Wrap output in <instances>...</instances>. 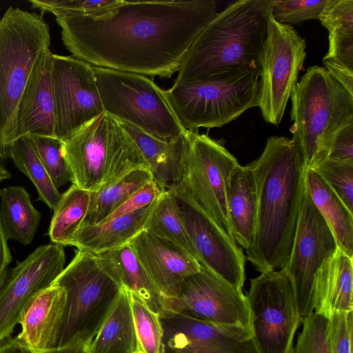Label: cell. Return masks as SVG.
Segmentation results:
<instances>
[{
    "instance_id": "46",
    "label": "cell",
    "mask_w": 353,
    "mask_h": 353,
    "mask_svg": "<svg viewBox=\"0 0 353 353\" xmlns=\"http://www.w3.org/2000/svg\"><path fill=\"white\" fill-rule=\"evenodd\" d=\"M47 353H89V351L86 345H72L54 348Z\"/></svg>"
},
{
    "instance_id": "33",
    "label": "cell",
    "mask_w": 353,
    "mask_h": 353,
    "mask_svg": "<svg viewBox=\"0 0 353 353\" xmlns=\"http://www.w3.org/2000/svg\"><path fill=\"white\" fill-rule=\"evenodd\" d=\"M143 230L174 243L197 261L196 252L170 190L163 191L157 199Z\"/></svg>"
},
{
    "instance_id": "22",
    "label": "cell",
    "mask_w": 353,
    "mask_h": 353,
    "mask_svg": "<svg viewBox=\"0 0 353 353\" xmlns=\"http://www.w3.org/2000/svg\"><path fill=\"white\" fill-rule=\"evenodd\" d=\"M120 123L137 145L153 181L160 189L165 191L179 184L188 150V130L174 139L163 141Z\"/></svg>"
},
{
    "instance_id": "37",
    "label": "cell",
    "mask_w": 353,
    "mask_h": 353,
    "mask_svg": "<svg viewBox=\"0 0 353 353\" xmlns=\"http://www.w3.org/2000/svg\"><path fill=\"white\" fill-rule=\"evenodd\" d=\"M301 322L303 328L292 353H331L329 319L313 312Z\"/></svg>"
},
{
    "instance_id": "31",
    "label": "cell",
    "mask_w": 353,
    "mask_h": 353,
    "mask_svg": "<svg viewBox=\"0 0 353 353\" xmlns=\"http://www.w3.org/2000/svg\"><path fill=\"white\" fill-rule=\"evenodd\" d=\"M90 202L91 192L74 184L61 194L48 229L52 243L70 245L85 221Z\"/></svg>"
},
{
    "instance_id": "15",
    "label": "cell",
    "mask_w": 353,
    "mask_h": 353,
    "mask_svg": "<svg viewBox=\"0 0 353 353\" xmlns=\"http://www.w3.org/2000/svg\"><path fill=\"white\" fill-rule=\"evenodd\" d=\"M55 137L67 141L104 113L92 65L73 56L52 54Z\"/></svg>"
},
{
    "instance_id": "6",
    "label": "cell",
    "mask_w": 353,
    "mask_h": 353,
    "mask_svg": "<svg viewBox=\"0 0 353 353\" xmlns=\"http://www.w3.org/2000/svg\"><path fill=\"white\" fill-rule=\"evenodd\" d=\"M72 183L90 192L137 169H148L137 145L121 123L104 112L63 142Z\"/></svg>"
},
{
    "instance_id": "40",
    "label": "cell",
    "mask_w": 353,
    "mask_h": 353,
    "mask_svg": "<svg viewBox=\"0 0 353 353\" xmlns=\"http://www.w3.org/2000/svg\"><path fill=\"white\" fill-rule=\"evenodd\" d=\"M121 0H30L41 13L62 16H91L117 5Z\"/></svg>"
},
{
    "instance_id": "38",
    "label": "cell",
    "mask_w": 353,
    "mask_h": 353,
    "mask_svg": "<svg viewBox=\"0 0 353 353\" xmlns=\"http://www.w3.org/2000/svg\"><path fill=\"white\" fill-rule=\"evenodd\" d=\"M312 169L353 212V162L325 159Z\"/></svg>"
},
{
    "instance_id": "19",
    "label": "cell",
    "mask_w": 353,
    "mask_h": 353,
    "mask_svg": "<svg viewBox=\"0 0 353 353\" xmlns=\"http://www.w3.org/2000/svg\"><path fill=\"white\" fill-rule=\"evenodd\" d=\"M52 54L48 49L40 55L23 90L17 113V140L30 135L55 137Z\"/></svg>"
},
{
    "instance_id": "42",
    "label": "cell",
    "mask_w": 353,
    "mask_h": 353,
    "mask_svg": "<svg viewBox=\"0 0 353 353\" xmlns=\"http://www.w3.org/2000/svg\"><path fill=\"white\" fill-rule=\"evenodd\" d=\"M163 192L152 180L130 196L102 222L132 213L148 206L154 202Z\"/></svg>"
},
{
    "instance_id": "39",
    "label": "cell",
    "mask_w": 353,
    "mask_h": 353,
    "mask_svg": "<svg viewBox=\"0 0 353 353\" xmlns=\"http://www.w3.org/2000/svg\"><path fill=\"white\" fill-rule=\"evenodd\" d=\"M334 0H272L271 14L285 25L301 23L310 19H319L325 8Z\"/></svg>"
},
{
    "instance_id": "24",
    "label": "cell",
    "mask_w": 353,
    "mask_h": 353,
    "mask_svg": "<svg viewBox=\"0 0 353 353\" xmlns=\"http://www.w3.org/2000/svg\"><path fill=\"white\" fill-rule=\"evenodd\" d=\"M353 257L339 248L323 264L316 279L314 312L330 319L353 310Z\"/></svg>"
},
{
    "instance_id": "21",
    "label": "cell",
    "mask_w": 353,
    "mask_h": 353,
    "mask_svg": "<svg viewBox=\"0 0 353 353\" xmlns=\"http://www.w3.org/2000/svg\"><path fill=\"white\" fill-rule=\"evenodd\" d=\"M66 302L64 289L56 285L42 290L23 309L16 339L32 353L56 348Z\"/></svg>"
},
{
    "instance_id": "41",
    "label": "cell",
    "mask_w": 353,
    "mask_h": 353,
    "mask_svg": "<svg viewBox=\"0 0 353 353\" xmlns=\"http://www.w3.org/2000/svg\"><path fill=\"white\" fill-rule=\"evenodd\" d=\"M331 353H353V314L340 312L330 319Z\"/></svg>"
},
{
    "instance_id": "32",
    "label": "cell",
    "mask_w": 353,
    "mask_h": 353,
    "mask_svg": "<svg viewBox=\"0 0 353 353\" xmlns=\"http://www.w3.org/2000/svg\"><path fill=\"white\" fill-rule=\"evenodd\" d=\"M153 180L147 169L130 172L97 192H91L88 212L82 225L101 223L134 192Z\"/></svg>"
},
{
    "instance_id": "28",
    "label": "cell",
    "mask_w": 353,
    "mask_h": 353,
    "mask_svg": "<svg viewBox=\"0 0 353 353\" xmlns=\"http://www.w3.org/2000/svg\"><path fill=\"white\" fill-rule=\"evenodd\" d=\"M89 353H137L130 295L122 288L99 331L88 345Z\"/></svg>"
},
{
    "instance_id": "10",
    "label": "cell",
    "mask_w": 353,
    "mask_h": 353,
    "mask_svg": "<svg viewBox=\"0 0 353 353\" xmlns=\"http://www.w3.org/2000/svg\"><path fill=\"white\" fill-rule=\"evenodd\" d=\"M245 296L259 353H292L301 318L292 282L284 270L261 272L250 280Z\"/></svg>"
},
{
    "instance_id": "29",
    "label": "cell",
    "mask_w": 353,
    "mask_h": 353,
    "mask_svg": "<svg viewBox=\"0 0 353 353\" xmlns=\"http://www.w3.org/2000/svg\"><path fill=\"white\" fill-rule=\"evenodd\" d=\"M0 225L8 239L30 245L41 221V214L21 186L0 188Z\"/></svg>"
},
{
    "instance_id": "43",
    "label": "cell",
    "mask_w": 353,
    "mask_h": 353,
    "mask_svg": "<svg viewBox=\"0 0 353 353\" xmlns=\"http://www.w3.org/2000/svg\"><path fill=\"white\" fill-rule=\"evenodd\" d=\"M327 159L353 162V123L337 133L331 144Z\"/></svg>"
},
{
    "instance_id": "9",
    "label": "cell",
    "mask_w": 353,
    "mask_h": 353,
    "mask_svg": "<svg viewBox=\"0 0 353 353\" xmlns=\"http://www.w3.org/2000/svg\"><path fill=\"white\" fill-rule=\"evenodd\" d=\"M104 112L163 141L183 134L165 90L145 75L92 66Z\"/></svg>"
},
{
    "instance_id": "47",
    "label": "cell",
    "mask_w": 353,
    "mask_h": 353,
    "mask_svg": "<svg viewBox=\"0 0 353 353\" xmlns=\"http://www.w3.org/2000/svg\"><path fill=\"white\" fill-rule=\"evenodd\" d=\"M11 177V173L4 166V165L1 162H0V182H2L7 179H10Z\"/></svg>"
},
{
    "instance_id": "8",
    "label": "cell",
    "mask_w": 353,
    "mask_h": 353,
    "mask_svg": "<svg viewBox=\"0 0 353 353\" xmlns=\"http://www.w3.org/2000/svg\"><path fill=\"white\" fill-rule=\"evenodd\" d=\"M52 285L63 288L66 293L56 348L88 346L110 312L122 288L99 266L94 254L79 250Z\"/></svg>"
},
{
    "instance_id": "16",
    "label": "cell",
    "mask_w": 353,
    "mask_h": 353,
    "mask_svg": "<svg viewBox=\"0 0 353 353\" xmlns=\"http://www.w3.org/2000/svg\"><path fill=\"white\" fill-rule=\"evenodd\" d=\"M172 192L200 265L242 291L245 256L234 239L179 186Z\"/></svg>"
},
{
    "instance_id": "20",
    "label": "cell",
    "mask_w": 353,
    "mask_h": 353,
    "mask_svg": "<svg viewBox=\"0 0 353 353\" xmlns=\"http://www.w3.org/2000/svg\"><path fill=\"white\" fill-rule=\"evenodd\" d=\"M130 244L163 297L201 268L200 263L183 250L145 230L134 237Z\"/></svg>"
},
{
    "instance_id": "14",
    "label": "cell",
    "mask_w": 353,
    "mask_h": 353,
    "mask_svg": "<svg viewBox=\"0 0 353 353\" xmlns=\"http://www.w3.org/2000/svg\"><path fill=\"white\" fill-rule=\"evenodd\" d=\"M163 299V310L216 324L250 327L243 292L201 265Z\"/></svg>"
},
{
    "instance_id": "3",
    "label": "cell",
    "mask_w": 353,
    "mask_h": 353,
    "mask_svg": "<svg viewBox=\"0 0 353 353\" xmlns=\"http://www.w3.org/2000/svg\"><path fill=\"white\" fill-rule=\"evenodd\" d=\"M272 0H239L205 25L189 48L174 84L260 67Z\"/></svg>"
},
{
    "instance_id": "26",
    "label": "cell",
    "mask_w": 353,
    "mask_h": 353,
    "mask_svg": "<svg viewBox=\"0 0 353 353\" xmlns=\"http://www.w3.org/2000/svg\"><path fill=\"white\" fill-rule=\"evenodd\" d=\"M157 200L132 213L97 224L82 225L74 236L70 245L97 254L129 243L143 230Z\"/></svg>"
},
{
    "instance_id": "11",
    "label": "cell",
    "mask_w": 353,
    "mask_h": 353,
    "mask_svg": "<svg viewBox=\"0 0 353 353\" xmlns=\"http://www.w3.org/2000/svg\"><path fill=\"white\" fill-rule=\"evenodd\" d=\"M188 150L179 184L231 238L227 190L232 172L239 164L221 140L188 131ZM235 241V240H234Z\"/></svg>"
},
{
    "instance_id": "44",
    "label": "cell",
    "mask_w": 353,
    "mask_h": 353,
    "mask_svg": "<svg viewBox=\"0 0 353 353\" xmlns=\"http://www.w3.org/2000/svg\"><path fill=\"white\" fill-rule=\"evenodd\" d=\"M325 70L352 96H353V70L328 61L323 60Z\"/></svg>"
},
{
    "instance_id": "45",
    "label": "cell",
    "mask_w": 353,
    "mask_h": 353,
    "mask_svg": "<svg viewBox=\"0 0 353 353\" xmlns=\"http://www.w3.org/2000/svg\"><path fill=\"white\" fill-rule=\"evenodd\" d=\"M11 261L12 255L8 245V239L0 225V285Z\"/></svg>"
},
{
    "instance_id": "18",
    "label": "cell",
    "mask_w": 353,
    "mask_h": 353,
    "mask_svg": "<svg viewBox=\"0 0 353 353\" xmlns=\"http://www.w3.org/2000/svg\"><path fill=\"white\" fill-rule=\"evenodd\" d=\"M162 353H259L250 327L221 325L164 310Z\"/></svg>"
},
{
    "instance_id": "36",
    "label": "cell",
    "mask_w": 353,
    "mask_h": 353,
    "mask_svg": "<svg viewBox=\"0 0 353 353\" xmlns=\"http://www.w3.org/2000/svg\"><path fill=\"white\" fill-rule=\"evenodd\" d=\"M46 169L54 185L59 188L71 182L72 174L63 154V142L55 137L27 136Z\"/></svg>"
},
{
    "instance_id": "5",
    "label": "cell",
    "mask_w": 353,
    "mask_h": 353,
    "mask_svg": "<svg viewBox=\"0 0 353 353\" xmlns=\"http://www.w3.org/2000/svg\"><path fill=\"white\" fill-rule=\"evenodd\" d=\"M50 27L41 15L9 7L0 19V158L16 141L19 103L40 55L50 49Z\"/></svg>"
},
{
    "instance_id": "17",
    "label": "cell",
    "mask_w": 353,
    "mask_h": 353,
    "mask_svg": "<svg viewBox=\"0 0 353 353\" xmlns=\"http://www.w3.org/2000/svg\"><path fill=\"white\" fill-rule=\"evenodd\" d=\"M63 245H41L14 268L0 285V340L11 336L26 304L50 286L64 269Z\"/></svg>"
},
{
    "instance_id": "23",
    "label": "cell",
    "mask_w": 353,
    "mask_h": 353,
    "mask_svg": "<svg viewBox=\"0 0 353 353\" xmlns=\"http://www.w3.org/2000/svg\"><path fill=\"white\" fill-rule=\"evenodd\" d=\"M94 256L99 266L119 287L137 295L152 312L162 313L163 296L139 262L130 243Z\"/></svg>"
},
{
    "instance_id": "13",
    "label": "cell",
    "mask_w": 353,
    "mask_h": 353,
    "mask_svg": "<svg viewBox=\"0 0 353 353\" xmlns=\"http://www.w3.org/2000/svg\"><path fill=\"white\" fill-rule=\"evenodd\" d=\"M339 248L305 186L299 219L289 259L281 270L292 282L301 320L314 312L317 274Z\"/></svg>"
},
{
    "instance_id": "27",
    "label": "cell",
    "mask_w": 353,
    "mask_h": 353,
    "mask_svg": "<svg viewBox=\"0 0 353 353\" xmlns=\"http://www.w3.org/2000/svg\"><path fill=\"white\" fill-rule=\"evenodd\" d=\"M305 186L332 231L339 248L353 257V214L336 194L312 168L305 170Z\"/></svg>"
},
{
    "instance_id": "2",
    "label": "cell",
    "mask_w": 353,
    "mask_h": 353,
    "mask_svg": "<svg viewBox=\"0 0 353 353\" xmlns=\"http://www.w3.org/2000/svg\"><path fill=\"white\" fill-rule=\"evenodd\" d=\"M256 183L257 210L253 242L246 251L260 272L281 270L292 247L305 190V170L292 139L273 136L249 164Z\"/></svg>"
},
{
    "instance_id": "4",
    "label": "cell",
    "mask_w": 353,
    "mask_h": 353,
    "mask_svg": "<svg viewBox=\"0 0 353 353\" xmlns=\"http://www.w3.org/2000/svg\"><path fill=\"white\" fill-rule=\"evenodd\" d=\"M290 98L292 140L305 168H313L327 159L337 133L353 123V96L316 65L307 69Z\"/></svg>"
},
{
    "instance_id": "7",
    "label": "cell",
    "mask_w": 353,
    "mask_h": 353,
    "mask_svg": "<svg viewBox=\"0 0 353 353\" xmlns=\"http://www.w3.org/2000/svg\"><path fill=\"white\" fill-rule=\"evenodd\" d=\"M260 67H245L190 83L174 84L165 92L181 126L195 132L213 128L258 106Z\"/></svg>"
},
{
    "instance_id": "25",
    "label": "cell",
    "mask_w": 353,
    "mask_h": 353,
    "mask_svg": "<svg viewBox=\"0 0 353 353\" xmlns=\"http://www.w3.org/2000/svg\"><path fill=\"white\" fill-rule=\"evenodd\" d=\"M227 208L232 236L246 252L253 242L257 210L255 179L249 165L239 164L232 172Z\"/></svg>"
},
{
    "instance_id": "1",
    "label": "cell",
    "mask_w": 353,
    "mask_h": 353,
    "mask_svg": "<svg viewBox=\"0 0 353 353\" xmlns=\"http://www.w3.org/2000/svg\"><path fill=\"white\" fill-rule=\"evenodd\" d=\"M216 9L214 0H121L94 15L55 20L72 56L92 66L170 78Z\"/></svg>"
},
{
    "instance_id": "30",
    "label": "cell",
    "mask_w": 353,
    "mask_h": 353,
    "mask_svg": "<svg viewBox=\"0 0 353 353\" xmlns=\"http://www.w3.org/2000/svg\"><path fill=\"white\" fill-rule=\"evenodd\" d=\"M319 20L329 32V48L323 60L353 70V0H334Z\"/></svg>"
},
{
    "instance_id": "34",
    "label": "cell",
    "mask_w": 353,
    "mask_h": 353,
    "mask_svg": "<svg viewBox=\"0 0 353 353\" xmlns=\"http://www.w3.org/2000/svg\"><path fill=\"white\" fill-rule=\"evenodd\" d=\"M9 157L15 167L34 185L38 192V200L54 210L61 194L54 185L30 138L26 136L18 139L10 149Z\"/></svg>"
},
{
    "instance_id": "35",
    "label": "cell",
    "mask_w": 353,
    "mask_h": 353,
    "mask_svg": "<svg viewBox=\"0 0 353 353\" xmlns=\"http://www.w3.org/2000/svg\"><path fill=\"white\" fill-rule=\"evenodd\" d=\"M137 341V353H162L163 329L159 314L129 292Z\"/></svg>"
},
{
    "instance_id": "12",
    "label": "cell",
    "mask_w": 353,
    "mask_h": 353,
    "mask_svg": "<svg viewBox=\"0 0 353 353\" xmlns=\"http://www.w3.org/2000/svg\"><path fill=\"white\" fill-rule=\"evenodd\" d=\"M306 43L292 26L276 21L271 13L259 65V105L263 119L279 125L298 83L306 56Z\"/></svg>"
}]
</instances>
